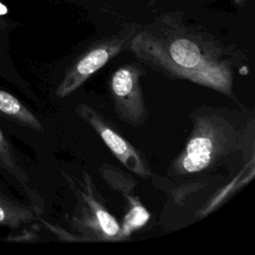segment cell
Here are the masks:
<instances>
[{"label":"cell","instance_id":"7","mask_svg":"<svg viewBox=\"0 0 255 255\" xmlns=\"http://www.w3.org/2000/svg\"><path fill=\"white\" fill-rule=\"evenodd\" d=\"M0 114L22 127L37 131L44 130L39 119L16 97L3 90H0Z\"/></svg>","mask_w":255,"mask_h":255},{"label":"cell","instance_id":"11","mask_svg":"<svg viewBox=\"0 0 255 255\" xmlns=\"http://www.w3.org/2000/svg\"><path fill=\"white\" fill-rule=\"evenodd\" d=\"M0 168L13 174L22 184L27 182V175L17 162L13 148L0 129Z\"/></svg>","mask_w":255,"mask_h":255},{"label":"cell","instance_id":"8","mask_svg":"<svg viewBox=\"0 0 255 255\" xmlns=\"http://www.w3.org/2000/svg\"><path fill=\"white\" fill-rule=\"evenodd\" d=\"M36 218L34 210L0 193V224L19 228Z\"/></svg>","mask_w":255,"mask_h":255},{"label":"cell","instance_id":"4","mask_svg":"<svg viewBox=\"0 0 255 255\" xmlns=\"http://www.w3.org/2000/svg\"><path fill=\"white\" fill-rule=\"evenodd\" d=\"M135 34L134 29H126L89 47L68 66L57 87L56 96L66 98L78 90L113 58L129 48Z\"/></svg>","mask_w":255,"mask_h":255},{"label":"cell","instance_id":"2","mask_svg":"<svg viewBox=\"0 0 255 255\" xmlns=\"http://www.w3.org/2000/svg\"><path fill=\"white\" fill-rule=\"evenodd\" d=\"M186 143L167 168V176L184 179L204 175L236 157L254 158L255 122L245 108L202 106L190 114Z\"/></svg>","mask_w":255,"mask_h":255},{"label":"cell","instance_id":"13","mask_svg":"<svg viewBox=\"0 0 255 255\" xmlns=\"http://www.w3.org/2000/svg\"><path fill=\"white\" fill-rule=\"evenodd\" d=\"M7 27V22L0 18V33Z\"/></svg>","mask_w":255,"mask_h":255},{"label":"cell","instance_id":"9","mask_svg":"<svg viewBox=\"0 0 255 255\" xmlns=\"http://www.w3.org/2000/svg\"><path fill=\"white\" fill-rule=\"evenodd\" d=\"M128 202V209L126 213L121 230L125 238H128L132 232L141 228L149 220L150 214L146 208L141 204L139 199L132 194L126 196Z\"/></svg>","mask_w":255,"mask_h":255},{"label":"cell","instance_id":"6","mask_svg":"<svg viewBox=\"0 0 255 255\" xmlns=\"http://www.w3.org/2000/svg\"><path fill=\"white\" fill-rule=\"evenodd\" d=\"M75 113L96 131L125 167L139 177L149 178L151 176L145 155L125 138L117 127L99 111L88 104L79 103L75 108Z\"/></svg>","mask_w":255,"mask_h":255},{"label":"cell","instance_id":"3","mask_svg":"<svg viewBox=\"0 0 255 255\" xmlns=\"http://www.w3.org/2000/svg\"><path fill=\"white\" fill-rule=\"evenodd\" d=\"M62 173L76 196L75 209L69 222L73 231L80 234L78 239L105 242L125 240L120 223L98 196L90 174L83 171V180L79 181L64 171Z\"/></svg>","mask_w":255,"mask_h":255},{"label":"cell","instance_id":"5","mask_svg":"<svg viewBox=\"0 0 255 255\" xmlns=\"http://www.w3.org/2000/svg\"><path fill=\"white\" fill-rule=\"evenodd\" d=\"M145 75L140 63H128L119 67L108 82L109 93L117 117L132 127L146 123V109L141 77Z\"/></svg>","mask_w":255,"mask_h":255},{"label":"cell","instance_id":"14","mask_svg":"<svg viewBox=\"0 0 255 255\" xmlns=\"http://www.w3.org/2000/svg\"><path fill=\"white\" fill-rule=\"evenodd\" d=\"M236 1H240V0H236Z\"/></svg>","mask_w":255,"mask_h":255},{"label":"cell","instance_id":"12","mask_svg":"<svg viewBox=\"0 0 255 255\" xmlns=\"http://www.w3.org/2000/svg\"><path fill=\"white\" fill-rule=\"evenodd\" d=\"M207 183L206 182H202V181H193L191 183H185V184H182L180 185L179 187H177L176 189H172L170 191L173 199H174V202L175 203H178V204H181L183 202V199H185L190 193L192 192H195L197 191L198 189H201L203 188Z\"/></svg>","mask_w":255,"mask_h":255},{"label":"cell","instance_id":"1","mask_svg":"<svg viewBox=\"0 0 255 255\" xmlns=\"http://www.w3.org/2000/svg\"><path fill=\"white\" fill-rule=\"evenodd\" d=\"M129 49L154 72L211 89L240 105L233 89L237 62L231 48L210 34L162 18L136 32Z\"/></svg>","mask_w":255,"mask_h":255},{"label":"cell","instance_id":"10","mask_svg":"<svg viewBox=\"0 0 255 255\" xmlns=\"http://www.w3.org/2000/svg\"><path fill=\"white\" fill-rule=\"evenodd\" d=\"M100 172L107 184L112 189L120 192L124 197L131 194L136 185V181L129 174L116 166L103 164L100 167Z\"/></svg>","mask_w":255,"mask_h":255}]
</instances>
